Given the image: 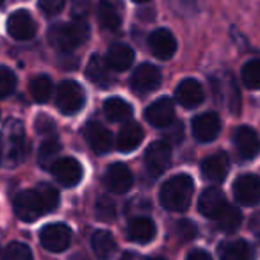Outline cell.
Returning a JSON list of instances; mask_svg holds the SVG:
<instances>
[{
	"mask_svg": "<svg viewBox=\"0 0 260 260\" xmlns=\"http://www.w3.org/2000/svg\"><path fill=\"white\" fill-rule=\"evenodd\" d=\"M4 260H34L32 251L23 242H11L4 251Z\"/></svg>",
	"mask_w": 260,
	"mask_h": 260,
	"instance_id": "cell-34",
	"label": "cell"
},
{
	"mask_svg": "<svg viewBox=\"0 0 260 260\" xmlns=\"http://www.w3.org/2000/svg\"><path fill=\"white\" fill-rule=\"evenodd\" d=\"M89 36V27L84 20H75L70 23H59L54 25L48 32V40L57 50L72 52L73 48L80 47Z\"/></svg>",
	"mask_w": 260,
	"mask_h": 260,
	"instance_id": "cell-2",
	"label": "cell"
},
{
	"mask_svg": "<svg viewBox=\"0 0 260 260\" xmlns=\"http://www.w3.org/2000/svg\"><path fill=\"white\" fill-rule=\"evenodd\" d=\"M100 25L107 30H118L123 22V6L119 0H100L98 8Z\"/></svg>",
	"mask_w": 260,
	"mask_h": 260,
	"instance_id": "cell-18",
	"label": "cell"
},
{
	"mask_svg": "<svg viewBox=\"0 0 260 260\" xmlns=\"http://www.w3.org/2000/svg\"><path fill=\"white\" fill-rule=\"evenodd\" d=\"M94 212H96L98 219L111 223V221H114V217H116V205H114V202H112L111 198H107V196H102V198L96 202Z\"/></svg>",
	"mask_w": 260,
	"mask_h": 260,
	"instance_id": "cell-35",
	"label": "cell"
},
{
	"mask_svg": "<svg viewBox=\"0 0 260 260\" xmlns=\"http://www.w3.org/2000/svg\"><path fill=\"white\" fill-rule=\"evenodd\" d=\"M192 191H194V184H192L191 177L175 175L160 189V203L168 210L184 212L189 207V203H191Z\"/></svg>",
	"mask_w": 260,
	"mask_h": 260,
	"instance_id": "cell-1",
	"label": "cell"
},
{
	"mask_svg": "<svg viewBox=\"0 0 260 260\" xmlns=\"http://www.w3.org/2000/svg\"><path fill=\"white\" fill-rule=\"evenodd\" d=\"M145 116L150 125L159 126V128H164V126L171 125V123L175 121L173 100L168 96L159 98V100H155L152 105H148V109L145 111Z\"/></svg>",
	"mask_w": 260,
	"mask_h": 260,
	"instance_id": "cell-13",
	"label": "cell"
},
{
	"mask_svg": "<svg viewBox=\"0 0 260 260\" xmlns=\"http://www.w3.org/2000/svg\"><path fill=\"white\" fill-rule=\"evenodd\" d=\"M214 79H216V77H214ZM216 80L224 87V91H226V96H224L223 100L228 102V105H226L228 111L234 112V114H239V111H241V96H239V89H237V84H235L234 77L224 75L223 79H216Z\"/></svg>",
	"mask_w": 260,
	"mask_h": 260,
	"instance_id": "cell-29",
	"label": "cell"
},
{
	"mask_svg": "<svg viewBox=\"0 0 260 260\" xmlns=\"http://www.w3.org/2000/svg\"><path fill=\"white\" fill-rule=\"evenodd\" d=\"M59 152H61V143H59L57 139L55 138L45 139L43 145L40 146V153H38L40 166L52 170V166L59 160Z\"/></svg>",
	"mask_w": 260,
	"mask_h": 260,
	"instance_id": "cell-28",
	"label": "cell"
},
{
	"mask_svg": "<svg viewBox=\"0 0 260 260\" xmlns=\"http://www.w3.org/2000/svg\"><path fill=\"white\" fill-rule=\"evenodd\" d=\"M8 32L11 38L18 41H27L36 34V22L29 11H15L8 18Z\"/></svg>",
	"mask_w": 260,
	"mask_h": 260,
	"instance_id": "cell-11",
	"label": "cell"
},
{
	"mask_svg": "<svg viewBox=\"0 0 260 260\" xmlns=\"http://www.w3.org/2000/svg\"><path fill=\"white\" fill-rule=\"evenodd\" d=\"M171 146L166 141H155L148 146L145 153V166L152 178H157L170 168Z\"/></svg>",
	"mask_w": 260,
	"mask_h": 260,
	"instance_id": "cell-4",
	"label": "cell"
},
{
	"mask_svg": "<svg viewBox=\"0 0 260 260\" xmlns=\"http://www.w3.org/2000/svg\"><path fill=\"white\" fill-rule=\"evenodd\" d=\"M105 61H107L109 66H111L112 70H116V72H125V70H128L130 64L134 62V50L123 43H116L109 48Z\"/></svg>",
	"mask_w": 260,
	"mask_h": 260,
	"instance_id": "cell-25",
	"label": "cell"
},
{
	"mask_svg": "<svg viewBox=\"0 0 260 260\" xmlns=\"http://www.w3.org/2000/svg\"><path fill=\"white\" fill-rule=\"evenodd\" d=\"M16 87V75L9 68H0V98L9 96Z\"/></svg>",
	"mask_w": 260,
	"mask_h": 260,
	"instance_id": "cell-36",
	"label": "cell"
},
{
	"mask_svg": "<svg viewBox=\"0 0 260 260\" xmlns=\"http://www.w3.org/2000/svg\"><path fill=\"white\" fill-rule=\"evenodd\" d=\"M70 260H89V256H87L86 253H75Z\"/></svg>",
	"mask_w": 260,
	"mask_h": 260,
	"instance_id": "cell-45",
	"label": "cell"
},
{
	"mask_svg": "<svg viewBox=\"0 0 260 260\" xmlns=\"http://www.w3.org/2000/svg\"><path fill=\"white\" fill-rule=\"evenodd\" d=\"M217 256L219 260H253L255 251H253L251 244L241 239H234V241H224L217 248Z\"/></svg>",
	"mask_w": 260,
	"mask_h": 260,
	"instance_id": "cell-22",
	"label": "cell"
},
{
	"mask_svg": "<svg viewBox=\"0 0 260 260\" xmlns=\"http://www.w3.org/2000/svg\"><path fill=\"white\" fill-rule=\"evenodd\" d=\"M185 260H212V258H210L209 253L203 251V249H194V251L189 253Z\"/></svg>",
	"mask_w": 260,
	"mask_h": 260,
	"instance_id": "cell-42",
	"label": "cell"
},
{
	"mask_svg": "<svg viewBox=\"0 0 260 260\" xmlns=\"http://www.w3.org/2000/svg\"><path fill=\"white\" fill-rule=\"evenodd\" d=\"M64 8V0H40V9L48 16H55Z\"/></svg>",
	"mask_w": 260,
	"mask_h": 260,
	"instance_id": "cell-39",
	"label": "cell"
},
{
	"mask_svg": "<svg viewBox=\"0 0 260 260\" xmlns=\"http://www.w3.org/2000/svg\"><path fill=\"white\" fill-rule=\"evenodd\" d=\"M228 166H230V160H228V155L223 152H217L214 155L207 157L202 162V175L205 180L212 182V184H219V182L224 180L228 173Z\"/></svg>",
	"mask_w": 260,
	"mask_h": 260,
	"instance_id": "cell-16",
	"label": "cell"
},
{
	"mask_svg": "<svg viewBox=\"0 0 260 260\" xmlns=\"http://www.w3.org/2000/svg\"><path fill=\"white\" fill-rule=\"evenodd\" d=\"M52 173H54L55 180L64 187H73L77 185L84 177V168L77 159L72 157H64L59 159L57 162L52 166Z\"/></svg>",
	"mask_w": 260,
	"mask_h": 260,
	"instance_id": "cell-9",
	"label": "cell"
},
{
	"mask_svg": "<svg viewBox=\"0 0 260 260\" xmlns=\"http://www.w3.org/2000/svg\"><path fill=\"white\" fill-rule=\"evenodd\" d=\"M177 102L185 109L198 107L203 102V87L196 79H184L177 86V93H175Z\"/></svg>",
	"mask_w": 260,
	"mask_h": 260,
	"instance_id": "cell-17",
	"label": "cell"
},
{
	"mask_svg": "<svg viewBox=\"0 0 260 260\" xmlns=\"http://www.w3.org/2000/svg\"><path fill=\"white\" fill-rule=\"evenodd\" d=\"M119 260H143V258H141V255H138V253L126 251V253H123V256Z\"/></svg>",
	"mask_w": 260,
	"mask_h": 260,
	"instance_id": "cell-44",
	"label": "cell"
},
{
	"mask_svg": "<svg viewBox=\"0 0 260 260\" xmlns=\"http://www.w3.org/2000/svg\"><path fill=\"white\" fill-rule=\"evenodd\" d=\"M226 207V198H224L223 191L217 187H209L202 196H200V212L209 219H216Z\"/></svg>",
	"mask_w": 260,
	"mask_h": 260,
	"instance_id": "cell-19",
	"label": "cell"
},
{
	"mask_svg": "<svg viewBox=\"0 0 260 260\" xmlns=\"http://www.w3.org/2000/svg\"><path fill=\"white\" fill-rule=\"evenodd\" d=\"M29 91H30V94H32L34 102H38V104H45L52 94V80L45 75L34 77L29 84Z\"/></svg>",
	"mask_w": 260,
	"mask_h": 260,
	"instance_id": "cell-30",
	"label": "cell"
},
{
	"mask_svg": "<svg viewBox=\"0 0 260 260\" xmlns=\"http://www.w3.org/2000/svg\"><path fill=\"white\" fill-rule=\"evenodd\" d=\"M86 139H87V143H89L91 148H93V152H96V153H107V152H111L112 146H114L111 132L96 121L87 123Z\"/></svg>",
	"mask_w": 260,
	"mask_h": 260,
	"instance_id": "cell-20",
	"label": "cell"
},
{
	"mask_svg": "<svg viewBox=\"0 0 260 260\" xmlns=\"http://www.w3.org/2000/svg\"><path fill=\"white\" fill-rule=\"evenodd\" d=\"M0 162H2V146H0Z\"/></svg>",
	"mask_w": 260,
	"mask_h": 260,
	"instance_id": "cell-46",
	"label": "cell"
},
{
	"mask_svg": "<svg viewBox=\"0 0 260 260\" xmlns=\"http://www.w3.org/2000/svg\"><path fill=\"white\" fill-rule=\"evenodd\" d=\"M86 94L80 84L73 80H64L57 87V107L62 114H75L84 107Z\"/></svg>",
	"mask_w": 260,
	"mask_h": 260,
	"instance_id": "cell-3",
	"label": "cell"
},
{
	"mask_svg": "<svg viewBox=\"0 0 260 260\" xmlns=\"http://www.w3.org/2000/svg\"><path fill=\"white\" fill-rule=\"evenodd\" d=\"M93 251L96 255V258L100 260H112L116 255V249H118V244H116L112 234L105 230H98L96 234L93 235Z\"/></svg>",
	"mask_w": 260,
	"mask_h": 260,
	"instance_id": "cell-26",
	"label": "cell"
},
{
	"mask_svg": "<svg viewBox=\"0 0 260 260\" xmlns=\"http://www.w3.org/2000/svg\"><path fill=\"white\" fill-rule=\"evenodd\" d=\"M136 2H139V4H143V2H148V0H136Z\"/></svg>",
	"mask_w": 260,
	"mask_h": 260,
	"instance_id": "cell-47",
	"label": "cell"
},
{
	"mask_svg": "<svg viewBox=\"0 0 260 260\" xmlns=\"http://www.w3.org/2000/svg\"><path fill=\"white\" fill-rule=\"evenodd\" d=\"M249 228H251L253 234L260 239V212H256L255 216L251 217V221H249Z\"/></svg>",
	"mask_w": 260,
	"mask_h": 260,
	"instance_id": "cell-43",
	"label": "cell"
},
{
	"mask_svg": "<svg viewBox=\"0 0 260 260\" xmlns=\"http://www.w3.org/2000/svg\"><path fill=\"white\" fill-rule=\"evenodd\" d=\"M104 184L109 191L116 192V194H123V192L130 191L132 184H134V175L125 164H112L109 166L107 173L104 177Z\"/></svg>",
	"mask_w": 260,
	"mask_h": 260,
	"instance_id": "cell-12",
	"label": "cell"
},
{
	"mask_svg": "<svg viewBox=\"0 0 260 260\" xmlns=\"http://www.w3.org/2000/svg\"><path fill=\"white\" fill-rule=\"evenodd\" d=\"M36 191H38V194H40L41 203H43V207H45V212H54V210L59 207L57 189L52 187V185H48V184H45V185H40Z\"/></svg>",
	"mask_w": 260,
	"mask_h": 260,
	"instance_id": "cell-33",
	"label": "cell"
},
{
	"mask_svg": "<svg viewBox=\"0 0 260 260\" xmlns=\"http://www.w3.org/2000/svg\"><path fill=\"white\" fill-rule=\"evenodd\" d=\"M234 196L241 205H256L260 202V178L256 175H241L235 178Z\"/></svg>",
	"mask_w": 260,
	"mask_h": 260,
	"instance_id": "cell-8",
	"label": "cell"
},
{
	"mask_svg": "<svg viewBox=\"0 0 260 260\" xmlns=\"http://www.w3.org/2000/svg\"><path fill=\"white\" fill-rule=\"evenodd\" d=\"M111 66L100 55H93L87 62V77H89L91 82H94L100 87H109L112 84V73H111Z\"/></svg>",
	"mask_w": 260,
	"mask_h": 260,
	"instance_id": "cell-23",
	"label": "cell"
},
{
	"mask_svg": "<svg viewBox=\"0 0 260 260\" xmlns=\"http://www.w3.org/2000/svg\"><path fill=\"white\" fill-rule=\"evenodd\" d=\"M234 143L239 155L249 160L260 152V139L251 126H239L234 134Z\"/></svg>",
	"mask_w": 260,
	"mask_h": 260,
	"instance_id": "cell-15",
	"label": "cell"
},
{
	"mask_svg": "<svg viewBox=\"0 0 260 260\" xmlns=\"http://www.w3.org/2000/svg\"><path fill=\"white\" fill-rule=\"evenodd\" d=\"M242 82L248 89H260V59H251L242 66Z\"/></svg>",
	"mask_w": 260,
	"mask_h": 260,
	"instance_id": "cell-32",
	"label": "cell"
},
{
	"mask_svg": "<svg viewBox=\"0 0 260 260\" xmlns=\"http://www.w3.org/2000/svg\"><path fill=\"white\" fill-rule=\"evenodd\" d=\"M162 82V75L153 64H141L130 79V87L136 94H148Z\"/></svg>",
	"mask_w": 260,
	"mask_h": 260,
	"instance_id": "cell-7",
	"label": "cell"
},
{
	"mask_svg": "<svg viewBox=\"0 0 260 260\" xmlns=\"http://www.w3.org/2000/svg\"><path fill=\"white\" fill-rule=\"evenodd\" d=\"M150 50L155 55L157 59H162V61H168V59L173 57V54L177 52V40L175 36L170 32L168 29H157L150 34Z\"/></svg>",
	"mask_w": 260,
	"mask_h": 260,
	"instance_id": "cell-14",
	"label": "cell"
},
{
	"mask_svg": "<svg viewBox=\"0 0 260 260\" xmlns=\"http://www.w3.org/2000/svg\"><path fill=\"white\" fill-rule=\"evenodd\" d=\"M196 234H198V230H196L194 223H191V221L184 219V221H178V223L175 224V235H177V239L180 242L192 241V239L196 237Z\"/></svg>",
	"mask_w": 260,
	"mask_h": 260,
	"instance_id": "cell-37",
	"label": "cell"
},
{
	"mask_svg": "<svg viewBox=\"0 0 260 260\" xmlns=\"http://www.w3.org/2000/svg\"><path fill=\"white\" fill-rule=\"evenodd\" d=\"M54 128H55L54 119L48 118V116L41 114L40 118L36 119V130L40 134H50V132H54Z\"/></svg>",
	"mask_w": 260,
	"mask_h": 260,
	"instance_id": "cell-40",
	"label": "cell"
},
{
	"mask_svg": "<svg viewBox=\"0 0 260 260\" xmlns=\"http://www.w3.org/2000/svg\"><path fill=\"white\" fill-rule=\"evenodd\" d=\"M143 138H145V132H143L141 125L136 121H128L119 130L118 139H116V146H118L119 152L128 153L141 145Z\"/></svg>",
	"mask_w": 260,
	"mask_h": 260,
	"instance_id": "cell-21",
	"label": "cell"
},
{
	"mask_svg": "<svg viewBox=\"0 0 260 260\" xmlns=\"http://www.w3.org/2000/svg\"><path fill=\"white\" fill-rule=\"evenodd\" d=\"M242 221V216L235 207H224V210L216 217V224L221 232H235Z\"/></svg>",
	"mask_w": 260,
	"mask_h": 260,
	"instance_id": "cell-31",
	"label": "cell"
},
{
	"mask_svg": "<svg viewBox=\"0 0 260 260\" xmlns=\"http://www.w3.org/2000/svg\"><path fill=\"white\" fill-rule=\"evenodd\" d=\"M184 126H182V123H171V125H168V130H164V138H166L168 145H178V143L182 141V134H184Z\"/></svg>",
	"mask_w": 260,
	"mask_h": 260,
	"instance_id": "cell-38",
	"label": "cell"
},
{
	"mask_svg": "<svg viewBox=\"0 0 260 260\" xmlns=\"http://www.w3.org/2000/svg\"><path fill=\"white\" fill-rule=\"evenodd\" d=\"M15 214L23 223H32L45 214V207L38 191H22L15 198Z\"/></svg>",
	"mask_w": 260,
	"mask_h": 260,
	"instance_id": "cell-6",
	"label": "cell"
},
{
	"mask_svg": "<svg viewBox=\"0 0 260 260\" xmlns=\"http://www.w3.org/2000/svg\"><path fill=\"white\" fill-rule=\"evenodd\" d=\"M152 260H164V258H160V256H155V258H152Z\"/></svg>",
	"mask_w": 260,
	"mask_h": 260,
	"instance_id": "cell-48",
	"label": "cell"
},
{
	"mask_svg": "<svg viewBox=\"0 0 260 260\" xmlns=\"http://www.w3.org/2000/svg\"><path fill=\"white\" fill-rule=\"evenodd\" d=\"M89 11V4H87V0H77L75 2V8H73V15H75L77 20H84Z\"/></svg>",
	"mask_w": 260,
	"mask_h": 260,
	"instance_id": "cell-41",
	"label": "cell"
},
{
	"mask_svg": "<svg viewBox=\"0 0 260 260\" xmlns=\"http://www.w3.org/2000/svg\"><path fill=\"white\" fill-rule=\"evenodd\" d=\"M104 112L111 121H126L132 116V105L121 98H107L104 104Z\"/></svg>",
	"mask_w": 260,
	"mask_h": 260,
	"instance_id": "cell-27",
	"label": "cell"
},
{
	"mask_svg": "<svg viewBox=\"0 0 260 260\" xmlns=\"http://www.w3.org/2000/svg\"><path fill=\"white\" fill-rule=\"evenodd\" d=\"M2 2H4V0H0V6H2Z\"/></svg>",
	"mask_w": 260,
	"mask_h": 260,
	"instance_id": "cell-49",
	"label": "cell"
},
{
	"mask_svg": "<svg viewBox=\"0 0 260 260\" xmlns=\"http://www.w3.org/2000/svg\"><path fill=\"white\" fill-rule=\"evenodd\" d=\"M155 232H157L155 223H153L150 217H145V216L134 217L128 224V239L134 242H143V244H146V242L153 241Z\"/></svg>",
	"mask_w": 260,
	"mask_h": 260,
	"instance_id": "cell-24",
	"label": "cell"
},
{
	"mask_svg": "<svg viewBox=\"0 0 260 260\" xmlns=\"http://www.w3.org/2000/svg\"><path fill=\"white\" fill-rule=\"evenodd\" d=\"M221 119L216 112H203L192 119V136L200 143H210L219 136Z\"/></svg>",
	"mask_w": 260,
	"mask_h": 260,
	"instance_id": "cell-10",
	"label": "cell"
},
{
	"mask_svg": "<svg viewBox=\"0 0 260 260\" xmlns=\"http://www.w3.org/2000/svg\"><path fill=\"white\" fill-rule=\"evenodd\" d=\"M41 246L48 251H64L72 242V230L64 223H52L41 228L40 232Z\"/></svg>",
	"mask_w": 260,
	"mask_h": 260,
	"instance_id": "cell-5",
	"label": "cell"
}]
</instances>
